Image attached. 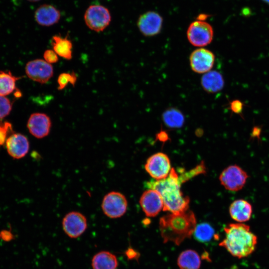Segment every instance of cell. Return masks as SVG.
Returning a JSON list of instances; mask_svg holds the SVG:
<instances>
[{"mask_svg": "<svg viewBox=\"0 0 269 269\" xmlns=\"http://www.w3.org/2000/svg\"><path fill=\"white\" fill-rule=\"evenodd\" d=\"M224 231L225 237L219 245L233 257L246 258L255 251L258 237L249 226L241 223H230L224 227Z\"/></svg>", "mask_w": 269, "mask_h": 269, "instance_id": "7a4b0ae2", "label": "cell"}, {"mask_svg": "<svg viewBox=\"0 0 269 269\" xmlns=\"http://www.w3.org/2000/svg\"><path fill=\"white\" fill-rule=\"evenodd\" d=\"M118 260L116 256L108 251H101L92 260L93 269H117Z\"/></svg>", "mask_w": 269, "mask_h": 269, "instance_id": "d6986e66", "label": "cell"}, {"mask_svg": "<svg viewBox=\"0 0 269 269\" xmlns=\"http://www.w3.org/2000/svg\"><path fill=\"white\" fill-rule=\"evenodd\" d=\"M43 57L44 60L50 64L56 63L59 59L58 55L51 49L45 50L43 54Z\"/></svg>", "mask_w": 269, "mask_h": 269, "instance_id": "83f0119b", "label": "cell"}, {"mask_svg": "<svg viewBox=\"0 0 269 269\" xmlns=\"http://www.w3.org/2000/svg\"><path fill=\"white\" fill-rule=\"evenodd\" d=\"M262 0L266 2V3L269 4V0Z\"/></svg>", "mask_w": 269, "mask_h": 269, "instance_id": "836d02e7", "label": "cell"}, {"mask_svg": "<svg viewBox=\"0 0 269 269\" xmlns=\"http://www.w3.org/2000/svg\"><path fill=\"white\" fill-rule=\"evenodd\" d=\"M84 19L86 25L96 32L103 31L109 25L111 15L109 9L101 5L89 6L85 11Z\"/></svg>", "mask_w": 269, "mask_h": 269, "instance_id": "277c9868", "label": "cell"}, {"mask_svg": "<svg viewBox=\"0 0 269 269\" xmlns=\"http://www.w3.org/2000/svg\"><path fill=\"white\" fill-rule=\"evenodd\" d=\"M213 35L212 26L202 20L191 23L187 31L188 41L192 45L197 47H203L209 44L212 41Z\"/></svg>", "mask_w": 269, "mask_h": 269, "instance_id": "5b68a950", "label": "cell"}, {"mask_svg": "<svg viewBox=\"0 0 269 269\" xmlns=\"http://www.w3.org/2000/svg\"><path fill=\"white\" fill-rule=\"evenodd\" d=\"M125 255L129 260L138 261L140 257V254L131 247H129L126 251Z\"/></svg>", "mask_w": 269, "mask_h": 269, "instance_id": "f1b7e54d", "label": "cell"}, {"mask_svg": "<svg viewBox=\"0 0 269 269\" xmlns=\"http://www.w3.org/2000/svg\"><path fill=\"white\" fill-rule=\"evenodd\" d=\"M177 265L180 269H199L201 260L196 251L189 249L184 251L179 255Z\"/></svg>", "mask_w": 269, "mask_h": 269, "instance_id": "44dd1931", "label": "cell"}, {"mask_svg": "<svg viewBox=\"0 0 269 269\" xmlns=\"http://www.w3.org/2000/svg\"><path fill=\"white\" fill-rule=\"evenodd\" d=\"M19 79L10 71H0V96H5L11 93L15 89L16 81Z\"/></svg>", "mask_w": 269, "mask_h": 269, "instance_id": "cb8c5ba5", "label": "cell"}, {"mask_svg": "<svg viewBox=\"0 0 269 269\" xmlns=\"http://www.w3.org/2000/svg\"><path fill=\"white\" fill-rule=\"evenodd\" d=\"M5 146L8 154L14 159L24 157L29 149V142L24 135L13 133L7 137Z\"/></svg>", "mask_w": 269, "mask_h": 269, "instance_id": "9a60e30c", "label": "cell"}, {"mask_svg": "<svg viewBox=\"0 0 269 269\" xmlns=\"http://www.w3.org/2000/svg\"><path fill=\"white\" fill-rule=\"evenodd\" d=\"M243 105L239 100H234L231 103L230 108L232 112L236 114H239L243 109Z\"/></svg>", "mask_w": 269, "mask_h": 269, "instance_id": "f546056e", "label": "cell"}, {"mask_svg": "<svg viewBox=\"0 0 269 269\" xmlns=\"http://www.w3.org/2000/svg\"><path fill=\"white\" fill-rule=\"evenodd\" d=\"M12 132V125L8 122L0 121V147L5 143L8 134Z\"/></svg>", "mask_w": 269, "mask_h": 269, "instance_id": "4316f807", "label": "cell"}, {"mask_svg": "<svg viewBox=\"0 0 269 269\" xmlns=\"http://www.w3.org/2000/svg\"><path fill=\"white\" fill-rule=\"evenodd\" d=\"M11 109L10 101L5 96H0V119L9 115Z\"/></svg>", "mask_w": 269, "mask_h": 269, "instance_id": "484cf974", "label": "cell"}, {"mask_svg": "<svg viewBox=\"0 0 269 269\" xmlns=\"http://www.w3.org/2000/svg\"><path fill=\"white\" fill-rule=\"evenodd\" d=\"M77 77L75 72L61 73L57 79L58 90H63L69 83L74 86L76 83Z\"/></svg>", "mask_w": 269, "mask_h": 269, "instance_id": "d4e9b609", "label": "cell"}, {"mask_svg": "<svg viewBox=\"0 0 269 269\" xmlns=\"http://www.w3.org/2000/svg\"><path fill=\"white\" fill-rule=\"evenodd\" d=\"M144 168L154 180L166 178L172 169L168 156L163 152L156 153L150 156L147 159Z\"/></svg>", "mask_w": 269, "mask_h": 269, "instance_id": "ba28073f", "label": "cell"}, {"mask_svg": "<svg viewBox=\"0 0 269 269\" xmlns=\"http://www.w3.org/2000/svg\"><path fill=\"white\" fill-rule=\"evenodd\" d=\"M25 73L32 80L44 84L52 77L53 68L51 64L44 60L36 59L27 63Z\"/></svg>", "mask_w": 269, "mask_h": 269, "instance_id": "9c48e42d", "label": "cell"}, {"mask_svg": "<svg viewBox=\"0 0 269 269\" xmlns=\"http://www.w3.org/2000/svg\"><path fill=\"white\" fill-rule=\"evenodd\" d=\"M62 224L64 231L71 238L79 237L87 228L86 217L78 211L68 213L64 217Z\"/></svg>", "mask_w": 269, "mask_h": 269, "instance_id": "30bf717a", "label": "cell"}, {"mask_svg": "<svg viewBox=\"0 0 269 269\" xmlns=\"http://www.w3.org/2000/svg\"><path fill=\"white\" fill-rule=\"evenodd\" d=\"M201 83L205 91L208 93H215L222 89L224 81L219 72L210 71L202 76Z\"/></svg>", "mask_w": 269, "mask_h": 269, "instance_id": "ac0fdd59", "label": "cell"}, {"mask_svg": "<svg viewBox=\"0 0 269 269\" xmlns=\"http://www.w3.org/2000/svg\"><path fill=\"white\" fill-rule=\"evenodd\" d=\"M194 238L201 243L210 242L213 238L218 239L219 237L215 234L213 228L208 223H202L195 227L193 232Z\"/></svg>", "mask_w": 269, "mask_h": 269, "instance_id": "603a6c76", "label": "cell"}, {"mask_svg": "<svg viewBox=\"0 0 269 269\" xmlns=\"http://www.w3.org/2000/svg\"><path fill=\"white\" fill-rule=\"evenodd\" d=\"M101 207L104 214L109 218L115 219L122 217L126 213L128 201L124 194L117 191H111L104 197Z\"/></svg>", "mask_w": 269, "mask_h": 269, "instance_id": "52a82bcc", "label": "cell"}, {"mask_svg": "<svg viewBox=\"0 0 269 269\" xmlns=\"http://www.w3.org/2000/svg\"><path fill=\"white\" fill-rule=\"evenodd\" d=\"M260 129H258V128H257L256 129L254 130L252 134H253V136H258L260 134Z\"/></svg>", "mask_w": 269, "mask_h": 269, "instance_id": "d6a6232c", "label": "cell"}, {"mask_svg": "<svg viewBox=\"0 0 269 269\" xmlns=\"http://www.w3.org/2000/svg\"><path fill=\"white\" fill-rule=\"evenodd\" d=\"M29 1H31V2H36V1H39L40 0H27Z\"/></svg>", "mask_w": 269, "mask_h": 269, "instance_id": "e575fe53", "label": "cell"}, {"mask_svg": "<svg viewBox=\"0 0 269 269\" xmlns=\"http://www.w3.org/2000/svg\"><path fill=\"white\" fill-rule=\"evenodd\" d=\"M202 258L205 260H207L208 261H211V260L209 258L208 253L205 252L202 255Z\"/></svg>", "mask_w": 269, "mask_h": 269, "instance_id": "1f68e13d", "label": "cell"}, {"mask_svg": "<svg viewBox=\"0 0 269 269\" xmlns=\"http://www.w3.org/2000/svg\"><path fill=\"white\" fill-rule=\"evenodd\" d=\"M163 19L155 11H147L139 17L137 25L140 32L146 36H152L158 34L161 29Z\"/></svg>", "mask_w": 269, "mask_h": 269, "instance_id": "7c38bea8", "label": "cell"}, {"mask_svg": "<svg viewBox=\"0 0 269 269\" xmlns=\"http://www.w3.org/2000/svg\"><path fill=\"white\" fill-rule=\"evenodd\" d=\"M162 119L164 124L170 128H179L184 123V117L179 110L170 108L165 110L162 115Z\"/></svg>", "mask_w": 269, "mask_h": 269, "instance_id": "7402d4cb", "label": "cell"}, {"mask_svg": "<svg viewBox=\"0 0 269 269\" xmlns=\"http://www.w3.org/2000/svg\"><path fill=\"white\" fill-rule=\"evenodd\" d=\"M186 180L184 174L179 176L172 168L165 178L150 180L146 183L148 189H154L160 194L165 211L180 213L188 210L190 200L181 191V185Z\"/></svg>", "mask_w": 269, "mask_h": 269, "instance_id": "6da1fadb", "label": "cell"}, {"mask_svg": "<svg viewBox=\"0 0 269 269\" xmlns=\"http://www.w3.org/2000/svg\"><path fill=\"white\" fill-rule=\"evenodd\" d=\"M190 65L192 70L197 73H206L212 68L215 56L212 52L200 48L193 51L189 57Z\"/></svg>", "mask_w": 269, "mask_h": 269, "instance_id": "8fae6325", "label": "cell"}, {"mask_svg": "<svg viewBox=\"0 0 269 269\" xmlns=\"http://www.w3.org/2000/svg\"><path fill=\"white\" fill-rule=\"evenodd\" d=\"M53 50L59 56L70 60L72 57V43L66 37L54 35L51 41Z\"/></svg>", "mask_w": 269, "mask_h": 269, "instance_id": "ffe728a7", "label": "cell"}, {"mask_svg": "<svg viewBox=\"0 0 269 269\" xmlns=\"http://www.w3.org/2000/svg\"><path fill=\"white\" fill-rule=\"evenodd\" d=\"M139 203L148 217H154L163 209V202L160 194L156 190L148 189L142 194Z\"/></svg>", "mask_w": 269, "mask_h": 269, "instance_id": "5bb4252c", "label": "cell"}, {"mask_svg": "<svg viewBox=\"0 0 269 269\" xmlns=\"http://www.w3.org/2000/svg\"><path fill=\"white\" fill-rule=\"evenodd\" d=\"M1 237H2V239H4L5 240L7 239H10V237H12V234L7 231H2L0 233Z\"/></svg>", "mask_w": 269, "mask_h": 269, "instance_id": "4dcf8cb0", "label": "cell"}, {"mask_svg": "<svg viewBox=\"0 0 269 269\" xmlns=\"http://www.w3.org/2000/svg\"><path fill=\"white\" fill-rule=\"evenodd\" d=\"M36 22L40 25L49 26L57 23L60 19V11L52 5L44 4L38 7L34 13Z\"/></svg>", "mask_w": 269, "mask_h": 269, "instance_id": "2e32d148", "label": "cell"}, {"mask_svg": "<svg viewBox=\"0 0 269 269\" xmlns=\"http://www.w3.org/2000/svg\"><path fill=\"white\" fill-rule=\"evenodd\" d=\"M252 212V205L244 199L235 200L229 207L230 216L237 223H244L249 221L251 218Z\"/></svg>", "mask_w": 269, "mask_h": 269, "instance_id": "e0dca14e", "label": "cell"}, {"mask_svg": "<svg viewBox=\"0 0 269 269\" xmlns=\"http://www.w3.org/2000/svg\"><path fill=\"white\" fill-rule=\"evenodd\" d=\"M248 177L247 173L240 166L232 165L222 171L219 176V180L226 189L238 191L244 187Z\"/></svg>", "mask_w": 269, "mask_h": 269, "instance_id": "8992f818", "label": "cell"}, {"mask_svg": "<svg viewBox=\"0 0 269 269\" xmlns=\"http://www.w3.org/2000/svg\"><path fill=\"white\" fill-rule=\"evenodd\" d=\"M51 126L50 117L42 113L32 114L27 123V128L30 134L39 139L44 138L49 134Z\"/></svg>", "mask_w": 269, "mask_h": 269, "instance_id": "4fadbf2b", "label": "cell"}, {"mask_svg": "<svg viewBox=\"0 0 269 269\" xmlns=\"http://www.w3.org/2000/svg\"><path fill=\"white\" fill-rule=\"evenodd\" d=\"M196 226L194 213L187 210L180 213H171L161 217L159 227L163 242H170L179 245L191 237Z\"/></svg>", "mask_w": 269, "mask_h": 269, "instance_id": "3957f363", "label": "cell"}]
</instances>
